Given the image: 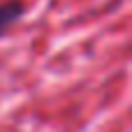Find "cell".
<instances>
[{
  "instance_id": "cell-1",
  "label": "cell",
  "mask_w": 132,
  "mask_h": 132,
  "mask_svg": "<svg viewBox=\"0 0 132 132\" xmlns=\"http://www.w3.org/2000/svg\"><path fill=\"white\" fill-rule=\"evenodd\" d=\"M26 5L21 0H0V39L23 19Z\"/></svg>"
}]
</instances>
